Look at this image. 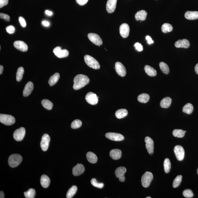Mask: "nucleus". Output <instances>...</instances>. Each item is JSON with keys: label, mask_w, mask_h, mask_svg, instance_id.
<instances>
[{"label": "nucleus", "mask_w": 198, "mask_h": 198, "mask_svg": "<svg viewBox=\"0 0 198 198\" xmlns=\"http://www.w3.org/2000/svg\"><path fill=\"white\" fill-rule=\"evenodd\" d=\"M73 88L74 90H78L84 87L89 84L90 79L87 76L80 74L76 76L74 78Z\"/></svg>", "instance_id": "1"}, {"label": "nucleus", "mask_w": 198, "mask_h": 198, "mask_svg": "<svg viewBox=\"0 0 198 198\" xmlns=\"http://www.w3.org/2000/svg\"><path fill=\"white\" fill-rule=\"evenodd\" d=\"M22 160V155L18 154H15L10 155L8 159L9 165L12 168L17 167Z\"/></svg>", "instance_id": "2"}, {"label": "nucleus", "mask_w": 198, "mask_h": 198, "mask_svg": "<svg viewBox=\"0 0 198 198\" xmlns=\"http://www.w3.org/2000/svg\"><path fill=\"white\" fill-rule=\"evenodd\" d=\"M84 60L86 64L90 68L95 70L100 68V65L98 61L92 56L86 55L84 56Z\"/></svg>", "instance_id": "3"}, {"label": "nucleus", "mask_w": 198, "mask_h": 198, "mask_svg": "<svg viewBox=\"0 0 198 198\" xmlns=\"http://www.w3.org/2000/svg\"><path fill=\"white\" fill-rule=\"evenodd\" d=\"M15 121V118L13 116L8 114H0V122L5 125H13Z\"/></svg>", "instance_id": "4"}, {"label": "nucleus", "mask_w": 198, "mask_h": 198, "mask_svg": "<svg viewBox=\"0 0 198 198\" xmlns=\"http://www.w3.org/2000/svg\"><path fill=\"white\" fill-rule=\"evenodd\" d=\"M152 173L150 172H146L143 175L141 178V183L142 186L147 188L149 186L150 184L153 179Z\"/></svg>", "instance_id": "5"}, {"label": "nucleus", "mask_w": 198, "mask_h": 198, "mask_svg": "<svg viewBox=\"0 0 198 198\" xmlns=\"http://www.w3.org/2000/svg\"><path fill=\"white\" fill-rule=\"evenodd\" d=\"M26 129L24 127L18 129L16 130L13 135L14 139L17 141H20L23 140L25 136Z\"/></svg>", "instance_id": "6"}, {"label": "nucleus", "mask_w": 198, "mask_h": 198, "mask_svg": "<svg viewBox=\"0 0 198 198\" xmlns=\"http://www.w3.org/2000/svg\"><path fill=\"white\" fill-rule=\"evenodd\" d=\"M174 152L176 159L179 161L183 160L185 157V151L183 146L177 145L175 147Z\"/></svg>", "instance_id": "7"}, {"label": "nucleus", "mask_w": 198, "mask_h": 198, "mask_svg": "<svg viewBox=\"0 0 198 198\" xmlns=\"http://www.w3.org/2000/svg\"><path fill=\"white\" fill-rule=\"evenodd\" d=\"M86 100L91 105H95L98 103V97L93 92L88 93L86 95Z\"/></svg>", "instance_id": "8"}, {"label": "nucleus", "mask_w": 198, "mask_h": 198, "mask_svg": "<svg viewBox=\"0 0 198 198\" xmlns=\"http://www.w3.org/2000/svg\"><path fill=\"white\" fill-rule=\"evenodd\" d=\"M54 53L59 58L66 57L69 55L68 50L66 49L61 50V47H56L53 50Z\"/></svg>", "instance_id": "9"}, {"label": "nucleus", "mask_w": 198, "mask_h": 198, "mask_svg": "<svg viewBox=\"0 0 198 198\" xmlns=\"http://www.w3.org/2000/svg\"><path fill=\"white\" fill-rule=\"evenodd\" d=\"M50 140V138L48 134H44L42 136L40 145L43 151H47Z\"/></svg>", "instance_id": "10"}, {"label": "nucleus", "mask_w": 198, "mask_h": 198, "mask_svg": "<svg viewBox=\"0 0 198 198\" xmlns=\"http://www.w3.org/2000/svg\"><path fill=\"white\" fill-rule=\"evenodd\" d=\"M89 39L95 45L100 46L102 44V40L98 34L94 33H90L88 35Z\"/></svg>", "instance_id": "11"}, {"label": "nucleus", "mask_w": 198, "mask_h": 198, "mask_svg": "<svg viewBox=\"0 0 198 198\" xmlns=\"http://www.w3.org/2000/svg\"><path fill=\"white\" fill-rule=\"evenodd\" d=\"M105 137L111 140L116 141H121L125 139L124 137L121 134L114 132H108L105 134Z\"/></svg>", "instance_id": "12"}, {"label": "nucleus", "mask_w": 198, "mask_h": 198, "mask_svg": "<svg viewBox=\"0 0 198 198\" xmlns=\"http://www.w3.org/2000/svg\"><path fill=\"white\" fill-rule=\"evenodd\" d=\"M126 168L123 167H119L116 169L115 174L116 177L119 178L120 181L124 182L125 181V174L126 172Z\"/></svg>", "instance_id": "13"}, {"label": "nucleus", "mask_w": 198, "mask_h": 198, "mask_svg": "<svg viewBox=\"0 0 198 198\" xmlns=\"http://www.w3.org/2000/svg\"><path fill=\"white\" fill-rule=\"evenodd\" d=\"M116 71L118 75L121 77H124L126 74V70L122 63L117 62L115 65Z\"/></svg>", "instance_id": "14"}, {"label": "nucleus", "mask_w": 198, "mask_h": 198, "mask_svg": "<svg viewBox=\"0 0 198 198\" xmlns=\"http://www.w3.org/2000/svg\"><path fill=\"white\" fill-rule=\"evenodd\" d=\"M145 142L146 143V147L148 153L150 155H152L154 152V142L152 139L148 137L145 138Z\"/></svg>", "instance_id": "15"}, {"label": "nucleus", "mask_w": 198, "mask_h": 198, "mask_svg": "<svg viewBox=\"0 0 198 198\" xmlns=\"http://www.w3.org/2000/svg\"><path fill=\"white\" fill-rule=\"evenodd\" d=\"M120 33L121 36L123 38H127L129 35L130 27L128 24L123 23L120 27Z\"/></svg>", "instance_id": "16"}, {"label": "nucleus", "mask_w": 198, "mask_h": 198, "mask_svg": "<svg viewBox=\"0 0 198 198\" xmlns=\"http://www.w3.org/2000/svg\"><path fill=\"white\" fill-rule=\"evenodd\" d=\"M117 0H108L106 9L108 13H112L114 12L116 9Z\"/></svg>", "instance_id": "17"}, {"label": "nucleus", "mask_w": 198, "mask_h": 198, "mask_svg": "<svg viewBox=\"0 0 198 198\" xmlns=\"http://www.w3.org/2000/svg\"><path fill=\"white\" fill-rule=\"evenodd\" d=\"M14 46L16 49L22 52H26L28 50L27 45L24 42L20 40L14 42Z\"/></svg>", "instance_id": "18"}, {"label": "nucleus", "mask_w": 198, "mask_h": 198, "mask_svg": "<svg viewBox=\"0 0 198 198\" xmlns=\"http://www.w3.org/2000/svg\"><path fill=\"white\" fill-rule=\"evenodd\" d=\"M84 166L81 164H77L74 167L72 170V173L74 176H78L82 174L84 172Z\"/></svg>", "instance_id": "19"}, {"label": "nucleus", "mask_w": 198, "mask_h": 198, "mask_svg": "<svg viewBox=\"0 0 198 198\" xmlns=\"http://www.w3.org/2000/svg\"><path fill=\"white\" fill-rule=\"evenodd\" d=\"M33 88H34V86L32 82H29L27 83L25 87L23 92V96L25 97L29 96L32 91Z\"/></svg>", "instance_id": "20"}, {"label": "nucleus", "mask_w": 198, "mask_h": 198, "mask_svg": "<svg viewBox=\"0 0 198 198\" xmlns=\"http://www.w3.org/2000/svg\"><path fill=\"white\" fill-rule=\"evenodd\" d=\"M175 46L177 48H188L190 46V42L186 39L179 40L175 44Z\"/></svg>", "instance_id": "21"}, {"label": "nucleus", "mask_w": 198, "mask_h": 198, "mask_svg": "<svg viewBox=\"0 0 198 198\" xmlns=\"http://www.w3.org/2000/svg\"><path fill=\"white\" fill-rule=\"evenodd\" d=\"M122 152L121 150L114 149L111 150L110 152V156L113 159L117 160L121 158Z\"/></svg>", "instance_id": "22"}, {"label": "nucleus", "mask_w": 198, "mask_h": 198, "mask_svg": "<svg viewBox=\"0 0 198 198\" xmlns=\"http://www.w3.org/2000/svg\"><path fill=\"white\" fill-rule=\"evenodd\" d=\"M50 183V180L46 175H43L40 178V183L42 186L45 188L49 187Z\"/></svg>", "instance_id": "23"}, {"label": "nucleus", "mask_w": 198, "mask_h": 198, "mask_svg": "<svg viewBox=\"0 0 198 198\" xmlns=\"http://www.w3.org/2000/svg\"><path fill=\"white\" fill-rule=\"evenodd\" d=\"M186 18L189 20H194L198 19V12L187 11L185 15Z\"/></svg>", "instance_id": "24"}, {"label": "nucleus", "mask_w": 198, "mask_h": 198, "mask_svg": "<svg viewBox=\"0 0 198 198\" xmlns=\"http://www.w3.org/2000/svg\"><path fill=\"white\" fill-rule=\"evenodd\" d=\"M147 13L144 10H141L135 14V18L136 20L144 21L145 20Z\"/></svg>", "instance_id": "25"}, {"label": "nucleus", "mask_w": 198, "mask_h": 198, "mask_svg": "<svg viewBox=\"0 0 198 198\" xmlns=\"http://www.w3.org/2000/svg\"><path fill=\"white\" fill-rule=\"evenodd\" d=\"M144 70L146 74L150 77H155L157 75L156 70L149 65H146L145 66Z\"/></svg>", "instance_id": "26"}, {"label": "nucleus", "mask_w": 198, "mask_h": 198, "mask_svg": "<svg viewBox=\"0 0 198 198\" xmlns=\"http://www.w3.org/2000/svg\"><path fill=\"white\" fill-rule=\"evenodd\" d=\"M172 102V100L169 97H166L163 98L160 102L161 107L164 108H167L170 107Z\"/></svg>", "instance_id": "27"}, {"label": "nucleus", "mask_w": 198, "mask_h": 198, "mask_svg": "<svg viewBox=\"0 0 198 198\" xmlns=\"http://www.w3.org/2000/svg\"><path fill=\"white\" fill-rule=\"evenodd\" d=\"M86 157L88 162L91 163H96L98 158L96 155L92 152H90L87 153Z\"/></svg>", "instance_id": "28"}, {"label": "nucleus", "mask_w": 198, "mask_h": 198, "mask_svg": "<svg viewBox=\"0 0 198 198\" xmlns=\"http://www.w3.org/2000/svg\"><path fill=\"white\" fill-rule=\"evenodd\" d=\"M60 77V74L58 73H56L51 76L48 82L50 86H52L54 85L57 82Z\"/></svg>", "instance_id": "29"}, {"label": "nucleus", "mask_w": 198, "mask_h": 198, "mask_svg": "<svg viewBox=\"0 0 198 198\" xmlns=\"http://www.w3.org/2000/svg\"><path fill=\"white\" fill-rule=\"evenodd\" d=\"M128 112L126 109H118L115 113L116 118H124L128 114Z\"/></svg>", "instance_id": "30"}, {"label": "nucleus", "mask_w": 198, "mask_h": 198, "mask_svg": "<svg viewBox=\"0 0 198 198\" xmlns=\"http://www.w3.org/2000/svg\"><path fill=\"white\" fill-rule=\"evenodd\" d=\"M149 95L145 93H143L139 95L138 97V100L141 103H146L149 100Z\"/></svg>", "instance_id": "31"}, {"label": "nucleus", "mask_w": 198, "mask_h": 198, "mask_svg": "<svg viewBox=\"0 0 198 198\" xmlns=\"http://www.w3.org/2000/svg\"><path fill=\"white\" fill-rule=\"evenodd\" d=\"M41 103L43 107L47 110H50L52 109L53 104L52 102L47 99L42 101Z\"/></svg>", "instance_id": "32"}, {"label": "nucleus", "mask_w": 198, "mask_h": 198, "mask_svg": "<svg viewBox=\"0 0 198 198\" xmlns=\"http://www.w3.org/2000/svg\"><path fill=\"white\" fill-rule=\"evenodd\" d=\"M193 107L191 104L188 103L184 106L183 111L184 113L187 114H191L193 111Z\"/></svg>", "instance_id": "33"}, {"label": "nucleus", "mask_w": 198, "mask_h": 198, "mask_svg": "<svg viewBox=\"0 0 198 198\" xmlns=\"http://www.w3.org/2000/svg\"><path fill=\"white\" fill-rule=\"evenodd\" d=\"M77 190V188L76 186H73L71 188L69 189L67 194V198H71L75 195Z\"/></svg>", "instance_id": "34"}, {"label": "nucleus", "mask_w": 198, "mask_h": 198, "mask_svg": "<svg viewBox=\"0 0 198 198\" xmlns=\"http://www.w3.org/2000/svg\"><path fill=\"white\" fill-rule=\"evenodd\" d=\"M173 28L171 24L169 23H165L162 25V30L164 33L170 32L173 30Z\"/></svg>", "instance_id": "35"}, {"label": "nucleus", "mask_w": 198, "mask_h": 198, "mask_svg": "<svg viewBox=\"0 0 198 198\" xmlns=\"http://www.w3.org/2000/svg\"><path fill=\"white\" fill-rule=\"evenodd\" d=\"M164 171L166 173H169L170 172L171 169V163L169 159L166 158L164 160Z\"/></svg>", "instance_id": "36"}, {"label": "nucleus", "mask_w": 198, "mask_h": 198, "mask_svg": "<svg viewBox=\"0 0 198 198\" xmlns=\"http://www.w3.org/2000/svg\"><path fill=\"white\" fill-rule=\"evenodd\" d=\"M159 66L160 70L164 73L166 75L169 73V69L167 64L163 62H161L159 63Z\"/></svg>", "instance_id": "37"}, {"label": "nucleus", "mask_w": 198, "mask_h": 198, "mask_svg": "<svg viewBox=\"0 0 198 198\" xmlns=\"http://www.w3.org/2000/svg\"><path fill=\"white\" fill-rule=\"evenodd\" d=\"M185 132L181 129H175L172 132L173 135L175 137L181 138L185 135Z\"/></svg>", "instance_id": "38"}, {"label": "nucleus", "mask_w": 198, "mask_h": 198, "mask_svg": "<svg viewBox=\"0 0 198 198\" xmlns=\"http://www.w3.org/2000/svg\"><path fill=\"white\" fill-rule=\"evenodd\" d=\"M24 194L26 198H34L36 194V191L34 189H30L27 192H25Z\"/></svg>", "instance_id": "39"}, {"label": "nucleus", "mask_w": 198, "mask_h": 198, "mask_svg": "<svg viewBox=\"0 0 198 198\" xmlns=\"http://www.w3.org/2000/svg\"><path fill=\"white\" fill-rule=\"evenodd\" d=\"M24 72V69L22 67H19L18 69L16 74V80L17 82H20L22 80Z\"/></svg>", "instance_id": "40"}, {"label": "nucleus", "mask_w": 198, "mask_h": 198, "mask_svg": "<svg viewBox=\"0 0 198 198\" xmlns=\"http://www.w3.org/2000/svg\"><path fill=\"white\" fill-rule=\"evenodd\" d=\"M182 176L181 175L177 176L173 182L172 186L174 188H177L181 184L182 181Z\"/></svg>", "instance_id": "41"}, {"label": "nucleus", "mask_w": 198, "mask_h": 198, "mask_svg": "<svg viewBox=\"0 0 198 198\" xmlns=\"http://www.w3.org/2000/svg\"><path fill=\"white\" fill-rule=\"evenodd\" d=\"M82 125V121L80 120L77 119L72 122L71 124V127L72 129H75L80 128Z\"/></svg>", "instance_id": "42"}, {"label": "nucleus", "mask_w": 198, "mask_h": 198, "mask_svg": "<svg viewBox=\"0 0 198 198\" xmlns=\"http://www.w3.org/2000/svg\"><path fill=\"white\" fill-rule=\"evenodd\" d=\"M91 184L93 186L97 187V188L101 189L104 186V184L102 183H98L97 180L95 178H93L91 181Z\"/></svg>", "instance_id": "43"}, {"label": "nucleus", "mask_w": 198, "mask_h": 198, "mask_svg": "<svg viewBox=\"0 0 198 198\" xmlns=\"http://www.w3.org/2000/svg\"><path fill=\"white\" fill-rule=\"evenodd\" d=\"M183 195L185 197L191 198L193 197L194 194L191 190L186 189L183 191Z\"/></svg>", "instance_id": "44"}, {"label": "nucleus", "mask_w": 198, "mask_h": 198, "mask_svg": "<svg viewBox=\"0 0 198 198\" xmlns=\"http://www.w3.org/2000/svg\"><path fill=\"white\" fill-rule=\"evenodd\" d=\"M6 30L7 32L9 34H12L15 32V27L12 26H10L6 28Z\"/></svg>", "instance_id": "45"}, {"label": "nucleus", "mask_w": 198, "mask_h": 198, "mask_svg": "<svg viewBox=\"0 0 198 198\" xmlns=\"http://www.w3.org/2000/svg\"><path fill=\"white\" fill-rule=\"evenodd\" d=\"M19 23H20L21 26L22 27L24 28L26 27V22L25 19L23 17L21 16L19 17Z\"/></svg>", "instance_id": "46"}, {"label": "nucleus", "mask_w": 198, "mask_h": 198, "mask_svg": "<svg viewBox=\"0 0 198 198\" xmlns=\"http://www.w3.org/2000/svg\"><path fill=\"white\" fill-rule=\"evenodd\" d=\"M134 47L135 48L136 50L138 52H141L143 50L142 46L141 44L139 43H136L134 45Z\"/></svg>", "instance_id": "47"}, {"label": "nucleus", "mask_w": 198, "mask_h": 198, "mask_svg": "<svg viewBox=\"0 0 198 198\" xmlns=\"http://www.w3.org/2000/svg\"><path fill=\"white\" fill-rule=\"evenodd\" d=\"M0 17L1 19H5L7 22H9L10 21V16L8 15L3 13L0 14Z\"/></svg>", "instance_id": "48"}, {"label": "nucleus", "mask_w": 198, "mask_h": 198, "mask_svg": "<svg viewBox=\"0 0 198 198\" xmlns=\"http://www.w3.org/2000/svg\"><path fill=\"white\" fill-rule=\"evenodd\" d=\"M8 0H0V8H3L8 4Z\"/></svg>", "instance_id": "49"}, {"label": "nucleus", "mask_w": 198, "mask_h": 198, "mask_svg": "<svg viewBox=\"0 0 198 198\" xmlns=\"http://www.w3.org/2000/svg\"><path fill=\"white\" fill-rule=\"evenodd\" d=\"M88 0H76V2L78 4L83 6L86 4L88 2Z\"/></svg>", "instance_id": "50"}, {"label": "nucleus", "mask_w": 198, "mask_h": 198, "mask_svg": "<svg viewBox=\"0 0 198 198\" xmlns=\"http://www.w3.org/2000/svg\"><path fill=\"white\" fill-rule=\"evenodd\" d=\"M146 39L147 40L148 43V44L151 45V44L153 43L154 42L153 40H152L151 37L148 36H147L146 37Z\"/></svg>", "instance_id": "51"}, {"label": "nucleus", "mask_w": 198, "mask_h": 198, "mask_svg": "<svg viewBox=\"0 0 198 198\" xmlns=\"http://www.w3.org/2000/svg\"><path fill=\"white\" fill-rule=\"evenodd\" d=\"M42 23V24H43V25L46 26H48L50 25L49 22H47V21H43Z\"/></svg>", "instance_id": "52"}, {"label": "nucleus", "mask_w": 198, "mask_h": 198, "mask_svg": "<svg viewBox=\"0 0 198 198\" xmlns=\"http://www.w3.org/2000/svg\"><path fill=\"white\" fill-rule=\"evenodd\" d=\"M45 13L47 15L49 16H51L53 15L52 12L49 11L48 10H46Z\"/></svg>", "instance_id": "53"}, {"label": "nucleus", "mask_w": 198, "mask_h": 198, "mask_svg": "<svg viewBox=\"0 0 198 198\" xmlns=\"http://www.w3.org/2000/svg\"><path fill=\"white\" fill-rule=\"evenodd\" d=\"M0 198H5V194L4 192L2 191H1L0 192Z\"/></svg>", "instance_id": "54"}, {"label": "nucleus", "mask_w": 198, "mask_h": 198, "mask_svg": "<svg viewBox=\"0 0 198 198\" xmlns=\"http://www.w3.org/2000/svg\"><path fill=\"white\" fill-rule=\"evenodd\" d=\"M195 71L196 72V73L198 74V63L196 65V66L195 67Z\"/></svg>", "instance_id": "55"}, {"label": "nucleus", "mask_w": 198, "mask_h": 198, "mask_svg": "<svg viewBox=\"0 0 198 198\" xmlns=\"http://www.w3.org/2000/svg\"><path fill=\"white\" fill-rule=\"evenodd\" d=\"M3 70V67L2 65H0V74L1 75L2 73Z\"/></svg>", "instance_id": "56"}, {"label": "nucleus", "mask_w": 198, "mask_h": 198, "mask_svg": "<svg viewBox=\"0 0 198 198\" xmlns=\"http://www.w3.org/2000/svg\"><path fill=\"white\" fill-rule=\"evenodd\" d=\"M146 198H151V197H146Z\"/></svg>", "instance_id": "57"}, {"label": "nucleus", "mask_w": 198, "mask_h": 198, "mask_svg": "<svg viewBox=\"0 0 198 198\" xmlns=\"http://www.w3.org/2000/svg\"><path fill=\"white\" fill-rule=\"evenodd\" d=\"M197 174H198V169H197Z\"/></svg>", "instance_id": "58"}]
</instances>
